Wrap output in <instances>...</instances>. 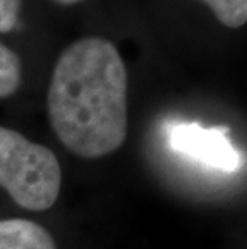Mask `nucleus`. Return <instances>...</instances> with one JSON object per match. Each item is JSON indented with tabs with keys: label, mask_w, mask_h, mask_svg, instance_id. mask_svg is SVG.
I'll list each match as a JSON object with an SVG mask.
<instances>
[{
	"label": "nucleus",
	"mask_w": 247,
	"mask_h": 249,
	"mask_svg": "<svg viewBox=\"0 0 247 249\" xmlns=\"http://www.w3.org/2000/svg\"><path fill=\"white\" fill-rule=\"evenodd\" d=\"M0 249H56L44 227L26 219L0 220Z\"/></svg>",
	"instance_id": "20e7f679"
},
{
	"label": "nucleus",
	"mask_w": 247,
	"mask_h": 249,
	"mask_svg": "<svg viewBox=\"0 0 247 249\" xmlns=\"http://www.w3.org/2000/svg\"><path fill=\"white\" fill-rule=\"evenodd\" d=\"M21 0H0V33H8L16 26Z\"/></svg>",
	"instance_id": "0eeeda50"
},
{
	"label": "nucleus",
	"mask_w": 247,
	"mask_h": 249,
	"mask_svg": "<svg viewBox=\"0 0 247 249\" xmlns=\"http://www.w3.org/2000/svg\"><path fill=\"white\" fill-rule=\"evenodd\" d=\"M0 187L21 208L37 213L50 209L61 190L55 153L0 125Z\"/></svg>",
	"instance_id": "f03ea898"
},
{
	"label": "nucleus",
	"mask_w": 247,
	"mask_h": 249,
	"mask_svg": "<svg viewBox=\"0 0 247 249\" xmlns=\"http://www.w3.org/2000/svg\"><path fill=\"white\" fill-rule=\"evenodd\" d=\"M50 124L77 156L117 151L127 137V71L113 42L85 37L58 58L47 93Z\"/></svg>",
	"instance_id": "f257e3e1"
},
{
	"label": "nucleus",
	"mask_w": 247,
	"mask_h": 249,
	"mask_svg": "<svg viewBox=\"0 0 247 249\" xmlns=\"http://www.w3.org/2000/svg\"><path fill=\"white\" fill-rule=\"evenodd\" d=\"M218 21L228 28H241L247 21V0H204Z\"/></svg>",
	"instance_id": "423d86ee"
},
{
	"label": "nucleus",
	"mask_w": 247,
	"mask_h": 249,
	"mask_svg": "<svg viewBox=\"0 0 247 249\" xmlns=\"http://www.w3.org/2000/svg\"><path fill=\"white\" fill-rule=\"evenodd\" d=\"M21 82L19 56L0 44V98H7L18 90Z\"/></svg>",
	"instance_id": "39448f33"
},
{
	"label": "nucleus",
	"mask_w": 247,
	"mask_h": 249,
	"mask_svg": "<svg viewBox=\"0 0 247 249\" xmlns=\"http://www.w3.org/2000/svg\"><path fill=\"white\" fill-rule=\"evenodd\" d=\"M56 2H60V3H66V5H69V3H77V2H81V0H56Z\"/></svg>",
	"instance_id": "6e6552de"
},
{
	"label": "nucleus",
	"mask_w": 247,
	"mask_h": 249,
	"mask_svg": "<svg viewBox=\"0 0 247 249\" xmlns=\"http://www.w3.org/2000/svg\"><path fill=\"white\" fill-rule=\"evenodd\" d=\"M227 127H202L196 123L170 125L169 142L175 151L207 167L223 172L238 171L243 164L239 151L230 140Z\"/></svg>",
	"instance_id": "7ed1b4c3"
}]
</instances>
